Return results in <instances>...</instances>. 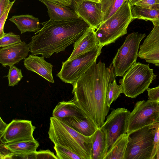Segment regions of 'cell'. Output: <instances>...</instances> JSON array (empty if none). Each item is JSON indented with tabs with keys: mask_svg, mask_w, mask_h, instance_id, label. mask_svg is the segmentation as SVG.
<instances>
[{
	"mask_svg": "<svg viewBox=\"0 0 159 159\" xmlns=\"http://www.w3.org/2000/svg\"><path fill=\"white\" fill-rule=\"evenodd\" d=\"M116 77L112 63L107 67L104 63L96 61L72 84L74 102L98 129L109 111L107 90Z\"/></svg>",
	"mask_w": 159,
	"mask_h": 159,
	"instance_id": "obj_1",
	"label": "cell"
},
{
	"mask_svg": "<svg viewBox=\"0 0 159 159\" xmlns=\"http://www.w3.org/2000/svg\"><path fill=\"white\" fill-rule=\"evenodd\" d=\"M41 24L43 27L31 37L28 45L32 54L41 55L46 58L64 51L90 27L80 18L67 21L49 19Z\"/></svg>",
	"mask_w": 159,
	"mask_h": 159,
	"instance_id": "obj_2",
	"label": "cell"
},
{
	"mask_svg": "<svg viewBox=\"0 0 159 159\" xmlns=\"http://www.w3.org/2000/svg\"><path fill=\"white\" fill-rule=\"evenodd\" d=\"M48 134L54 145L69 149L83 159H91V136L82 134L61 120L52 116L50 118Z\"/></svg>",
	"mask_w": 159,
	"mask_h": 159,
	"instance_id": "obj_3",
	"label": "cell"
},
{
	"mask_svg": "<svg viewBox=\"0 0 159 159\" xmlns=\"http://www.w3.org/2000/svg\"><path fill=\"white\" fill-rule=\"evenodd\" d=\"M128 0L111 16L102 23L95 31L99 44L102 47L114 43L126 34L127 28L133 20Z\"/></svg>",
	"mask_w": 159,
	"mask_h": 159,
	"instance_id": "obj_4",
	"label": "cell"
},
{
	"mask_svg": "<svg viewBox=\"0 0 159 159\" xmlns=\"http://www.w3.org/2000/svg\"><path fill=\"white\" fill-rule=\"evenodd\" d=\"M157 75L149 64L139 62L134 64L120 79L123 93L126 97L134 98L143 93L148 88Z\"/></svg>",
	"mask_w": 159,
	"mask_h": 159,
	"instance_id": "obj_5",
	"label": "cell"
},
{
	"mask_svg": "<svg viewBox=\"0 0 159 159\" xmlns=\"http://www.w3.org/2000/svg\"><path fill=\"white\" fill-rule=\"evenodd\" d=\"M159 123L148 125L129 134L124 159H151L154 134Z\"/></svg>",
	"mask_w": 159,
	"mask_h": 159,
	"instance_id": "obj_6",
	"label": "cell"
},
{
	"mask_svg": "<svg viewBox=\"0 0 159 159\" xmlns=\"http://www.w3.org/2000/svg\"><path fill=\"white\" fill-rule=\"evenodd\" d=\"M146 35L145 34L133 32L126 37L112 60L116 76H123L137 62L139 45Z\"/></svg>",
	"mask_w": 159,
	"mask_h": 159,
	"instance_id": "obj_7",
	"label": "cell"
},
{
	"mask_svg": "<svg viewBox=\"0 0 159 159\" xmlns=\"http://www.w3.org/2000/svg\"><path fill=\"white\" fill-rule=\"evenodd\" d=\"M102 47L100 45L72 60L62 62L57 76L63 82L72 84L96 61Z\"/></svg>",
	"mask_w": 159,
	"mask_h": 159,
	"instance_id": "obj_8",
	"label": "cell"
},
{
	"mask_svg": "<svg viewBox=\"0 0 159 159\" xmlns=\"http://www.w3.org/2000/svg\"><path fill=\"white\" fill-rule=\"evenodd\" d=\"M159 123V103L149 100L135 104L128 118L127 133L129 134L145 126Z\"/></svg>",
	"mask_w": 159,
	"mask_h": 159,
	"instance_id": "obj_9",
	"label": "cell"
},
{
	"mask_svg": "<svg viewBox=\"0 0 159 159\" xmlns=\"http://www.w3.org/2000/svg\"><path fill=\"white\" fill-rule=\"evenodd\" d=\"M130 111L124 108L112 110L100 128L106 134L107 139V153L121 135L127 133Z\"/></svg>",
	"mask_w": 159,
	"mask_h": 159,
	"instance_id": "obj_10",
	"label": "cell"
},
{
	"mask_svg": "<svg viewBox=\"0 0 159 159\" xmlns=\"http://www.w3.org/2000/svg\"><path fill=\"white\" fill-rule=\"evenodd\" d=\"M35 128L30 120H13L0 134L1 143L8 144L34 139L33 133Z\"/></svg>",
	"mask_w": 159,
	"mask_h": 159,
	"instance_id": "obj_11",
	"label": "cell"
},
{
	"mask_svg": "<svg viewBox=\"0 0 159 159\" xmlns=\"http://www.w3.org/2000/svg\"><path fill=\"white\" fill-rule=\"evenodd\" d=\"M72 8L80 18L95 29L102 22L103 16L100 2L75 0L72 5Z\"/></svg>",
	"mask_w": 159,
	"mask_h": 159,
	"instance_id": "obj_12",
	"label": "cell"
},
{
	"mask_svg": "<svg viewBox=\"0 0 159 159\" xmlns=\"http://www.w3.org/2000/svg\"><path fill=\"white\" fill-rule=\"evenodd\" d=\"M153 27L140 46L138 57L159 67V21H152Z\"/></svg>",
	"mask_w": 159,
	"mask_h": 159,
	"instance_id": "obj_13",
	"label": "cell"
},
{
	"mask_svg": "<svg viewBox=\"0 0 159 159\" xmlns=\"http://www.w3.org/2000/svg\"><path fill=\"white\" fill-rule=\"evenodd\" d=\"M30 51L28 44L24 41L0 49V63L3 67H11L26 58Z\"/></svg>",
	"mask_w": 159,
	"mask_h": 159,
	"instance_id": "obj_14",
	"label": "cell"
},
{
	"mask_svg": "<svg viewBox=\"0 0 159 159\" xmlns=\"http://www.w3.org/2000/svg\"><path fill=\"white\" fill-rule=\"evenodd\" d=\"M23 61L27 70L38 74L50 83H54L52 74L53 66L46 61L44 57L30 54Z\"/></svg>",
	"mask_w": 159,
	"mask_h": 159,
	"instance_id": "obj_15",
	"label": "cell"
},
{
	"mask_svg": "<svg viewBox=\"0 0 159 159\" xmlns=\"http://www.w3.org/2000/svg\"><path fill=\"white\" fill-rule=\"evenodd\" d=\"M94 28L90 27L74 44V49L67 59L70 61L100 45Z\"/></svg>",
	"mask_w": 159,
	"mask_h": 159,
	"instance_id": "obj_16",
	"label": "cell"
},
{
	"mask_svg": "<svg viewBox=\"0 0 159 159\" xmlns=\"http://www.w3.org/2000/svg\"><path fill=\"white\" fill-rule=\"evenodd\" d=\"M38 0L42 2L46 7L50 20L67 21L80 18L75 10L70 7L45 0Z\"/></svg>",
	"mask_w": 159,
	"mask_h": 159,
	"instance_id": "obj_17",
	"label": "cell"
},
{
	"mask_svg": "<svg viewBox=\"0 0 159 159\" xmlns=\"http://www.w3.org/2000/svg\"><path fill=\"white\" fill-rule=\"evenodd\" d=\"M52 114V116L58 119L67 117L79 118L86 117L73 99L68 101H63L59 102L54 108Z\"/></svg>",
	"mask_w": 159,
	"mask_h": 159,
	"instance_id": "obj_18",
	"label": "cell"
},
{
	"mask_svg": "<svg viewBox=\"0 0 159 159\" xmlns=\"http://www.w3.org/2000/svg\"><path fill=\"white\" fill-rule=\"evenodd\" d=\"M82 134L90 137L98 129L88 118L67 117L59 119Z\"/></svg>",
	"mask_w": 159,
	"mask_h": 159,
	"instance_id": "obj_19",
	"label": "cell"
},
{
	"mask_svg": "<svg viewBox=\"0 0 159 159\" xmlns=\"http://www.w3.org/2000/svg\"><path fill=\"white\" fill-rule=\"evenodd\" d=\"M9 20L14 23L22 34L26 32H37L40 30L39 19L32 15L12 16Z\"/></svg>",
	"mask_w": 159,
	"mask_h": 159,
	"instance_id": "obj_20",
	"label": "cell"
},
{
	"mask_svg": "<svg viewBox=\"0 0 159 159\" xmlns=\"http://www.w3.org/2000/svg\"><path fill=\"white\" fill-rule=\"evenodd\" d=\"M91 137V159H103L107 153V139L105 133L101 128L98 129Z\"/></svg>",
	"mask_w": 159,
	"mask_h": 159,
	"instance_id": "obj_21",
	"label": "cell"
},
{
	"mask_svg": "<svg viewBox=\"0 0 159 159\" xmlns=\"http://www.w3.org/2000/svg\"><path fill=\"white\" fill-rule=\"evenodd\" d=\"M128 142V134L121 135L112 145L103 159H124Z\"/></svg>",
	"mask_w": 159,
	"mask_h": 159,
	"instance_id": "obj_22",
	"label": "cell"
},
{
	"mask_svg": "<svg viewBox=\"0 0 159 159\" xmlns=\"http://www.w3.org/2000/svg\"><path fill=\"white\" fill-rule=\"evenodd\" d=\"M130 6L133 20L138 19L151 21H159V9L142 7L136 5Z\"/></svg>",
	"mask_w": 159,
	"mask_h": 159,
	"instance_id": "obj_23",
	"label": "cell"
},
{
	"mask_svg": "<svg viewBox=\"0 0 159 159\" xmlns=\"http://www.w3.org/2000/svg\"><path fill=\"white\" fill-rule=\"evenodd\" d=\"M5 146L13 153H23L34 152L39 146L35 139L24 140L8 144Z\"/></svg>",
	"mask_w": 159,
	"mask_h": 159,
	"instance_id": "obj_24",
	"label": "cell"
},
{
	"mask_svg": "<svg viewBox=\"0 0 159 159\" xmlns=\"http://www.w3.org/2000/svg\"><path fill=\"white\" fill-rule=\"evenodd\" d=\"M127 0H100L102 11V23L113 15Z\"/></svg>",
	"mask_w": 159,
	"mask_h": 159,
	"instance_id": "obj_25",
	"label": "cell"
},
{
	"mask_svg": "<svg viewBox=\"0 0 159 159\" xmlns=\"http://www.w3.org/2000/svg\"><path fill=\"white\" fill-rule=\"evenodd\" d=\"M121 93H123L122 86L121 85L117 84L116 79L110 83L107 95V103L109 107H110L111 103L116 100Z\"/></svg>",
	"mask_w": 159,
	"mask_h": 159,
	"instance_id": "obj_26",
	"label": "cell"
},
{
	"mask_svg": "<svg viewBox=\"0 0 159 159\" xmlns=\"http://www.w3.org/2000/svg\"><path fill=\"white\" fill-rule=\"evenodd\" d=\"M54 148L58 159H83L75 153L62 146L55 144Z\"/></svg>",
	"mask_w": 159,
	"mask_h": 159,
	"instance_id": "obj_27",
	"label": "cell"
},
{
	"mask_svg": "<svg viewBox=\"0 0 159 159\" xmlns=\"http://www.w3.org/2000/svg\"><path fill=\"white\" fill-rule=\"evenodd\" d=\"M8 85L13 87L16 85L23 77L21 70L15 66L10 67L7 75Z\"/></svg>",
	"mask_w": 159,
	"mask_h": 159,
	"instance_id": "obj_28",
	"label": "cell"
},
{
	"mask_svg": "<svg viewBox=\"0 0 159 159\" xmlns=\"http://www.w3.org/2000/svg\"><path fill=\"white\" fill-rule=\"evenodd\" d=\"M21 42L20 35L10 32L5 33L2 37L0 38V47L3 48Z\"/></svg>",
	"mask_w": 159,
	"mask_h": 159,
	"instance_id": "obj_29",
	"label": "cell"
},
{
	"mask_svg": "<svg viewBox=\"0 0 159 159\" xmlns=\"http://www.w3.org/2000/svg\"><path fill=\"white\" fill-rule=\"evenodd\" d=\"M16 0H14L11 2L4 12L0 16V38L2 37L5 33L4 31L5 24L9 12Z\"/></svg>",
	"mask_w": 159,
	"mask_h": 159,
	"instance_id": "obj_30",
	"label": "cell"
},
{
	"mask_svg": "<svg viewBox=\"0 0 159 159\" xmlns=\"http://www.w3.org/2000/svg\"><path fill=\"white\" fill-rule=\"evenodd\" d=\"M36 159H58L54 153L48 149L41 150L36 152Z\"/></svg>",
	"mask_w": 159,
	"mask_h": 159,
	"instance_id": "obj_31",
	"label": "cell"
},
{
	"mask_svg": "<svg viewBox=\"0 0 159 159\" xmlns=\"http://www.w3.org/2000/svg\"><path fill=\"white\" fill-rule=\"evenodd\" d=\"M146 90L148 100L157 101L159 100V86L152 88H148Z\"/></svg>",
	"mask_w": 159,
	"mask_h": 159,
	"instance_id": "obj_32",
	"label": "cell"
},
{
	"mask_svg": "<svg viewBox=\"0 0 159 159\" xmlns=\"http://www.w3.org/2000/svg\"><path fill=\"white\" fill-rule=\"evenodd\" d=\"M36 151L31 152L23 153H13L12 159H36Z\"/></svg>",
	"mask_w": 159,
	"mask_h": 159,
	"instance_id": "obj_33",
	"label": "cell"
},
{
	"mask_svg": "<svg viewBox=\"0 0 159 159\" xmlns=\"http://www.w3.org/2000/svg\"><path fill=\"white\" fill-rule=\"evenodd\" d=\"M159 146V126L157 128L154 134L153 147L151 159H155L157 150Z\"/></svg>",
	"mask_w": 159,
	"mask_h": 159,
	"instance_id": "obj_34",
	"label": "cell"
},
{
	"mask_svg": "<svg viewBox=\"0 0 159 159\" xmlns=\"http://www.w3.org/2000/svg\"><path fill=\"white\" fill-rule=\"evenodd\" d=\"M158 4H159L158 0H142L134 5L144 8H150L152 6Z\"/></svg>",
	"mask_w": 159,
	"mask_h": 159,
	"instance_id": "obj_35",
	"label": "cell"
},
{
	"mask_svg": "<svg viewBox=\"0 0 159 159\" xmlns=\"http://www.w3.org/2000/svg\"><path fill=\"white\" fill-rule=\"evenodd\" d=\"M58 4L63 5L72 7V3L71 0H45Z\"/></svg>",
	"mask_w": 159,
	"mask_h": 159,
	"instance_id": "obj_36",
	"label": "cell"
},
{
	"mask_svg": "<svg viewBox=\"0 0 159 159\" xmlns=\"http://www.w3.org/2000/svg\"><path fill=\"white\" fill-rule=\"evenodd\" d=\"M11 2L10 0H0V16L4 12Z\"/></svg>",
	"mask_w": 159,
	"mask_h": 159,
	"instance_id": "obj_37",
	"label": "cell"
},
{
	"mask_svg": "<svg viewBox=\"0 0 159 159\" xmlns=\"http://www.w3.org/2000/svg\"><path fill=\"white\" fill-rule=\"evenodd\" d=\"M8 125V124L5 123L0 117V134H2L4 131L7 127Z\"/></svg>",
	"mask_w": 159,
	"mask_h": 159,
	"instance_id": "obj_38",
	"label": "cell"
},
{
	"mask_svg": "<svg viewBox=\"0 0 159 159\" xmlns=\"http://www.w3.org/2000/svg\"><path fill=\"white\" fill-rule=\"evenodd\" d=\"M142 0H128L130 6L134 5L136 3Z\"/></svg>",
	"mask_w": 159,
	"mask_h": 159,
	"instance_id": "obj_39",
	"label": "cell"
},
{
	"mask_svg": "<svg viewBox=\"0 0 159 159\" xmlns=\"http://www.w3.org/2000/svg\"><path fill=\"white\" fill-rule=\"evenodd\" d=\"M155 159H159V146L156 152Z\"/></svg>",
	"mask_w": 159,
	"mask_h": 159,
	"instance_id": "obj_40",
	"label": "cell"
},
{
	"mask_svg": "<svg viewBox=\"0 0 159 159\" xmlns=\"http://www.w3.org/2000/svg\"><path fill=\"white\" fill-rule=\"evenodd\" d=\"M150 8H157V9H159V4L155 5L152 6Z\"/></svg>",
	"mask_w": 159,
	"mask_h": 159,
	"instance_id": "obj_41",
	"label": "cell"
},
{
	"mask_svg": "<svg viewBox=\"0 0 159 159\" xmlns=\"http://www.w3.org/2000/svg\"><path fill=\"white\" fill-rule=\"evenodd\" d=\"M88 0V1H90L98 2H100V0Z\"/></svg>",
	"mask_w": 159,
	"mask_h": 159,
	"instance_id": "obj_42",
	"label": "cell"
},
{
	"mask_svg": "<svg viewBox=\"0 0 159 159\" xmlns=\"http://www.w3.org/2000/svg\"><path fill=\"white\" fill-rule=\"evenodd\" d=\"M75 0H71V1H72V5L74 4V3Z\"/></svg>",
	"mask_w": 159,
	"mask_h": 159,
	"instance_id": "obj_43",
	"label": "cell"
},
{
	"mask_svg": "<svg viewBox=\"0 0 159 159\" xmlns=\"http://www.w3.org/2000/svg\"><path fill=\"white\" fill-rule=\"evenodd\" d=\"M157 101H158V103H159V100H158Z\"/></svg>",
	"mask_w": 159,
	"mask_h": 159,
	"instance_id": "obj_44",
	"label": "cell"
},
{
	"mask_svg": "<svg viewBox=\"0 0 159 159\" xmlns=\"http://www.w3.org/2000/svg\"><path fill=\"white\" fill-rule=\"evenodd\" d=\"M159 1V0H158Z\"/></svg>",
	"mask_w": 159,
	"mask_h": 159,
	"instance_id": "obj_45",
	"label": "cell"
}]
</instances>
